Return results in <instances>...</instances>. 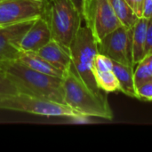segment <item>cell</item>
Here are the masks:
<instances>
[{
  "label": "cell",
  "mask_w": 152,
  "mask_h": 152,
  "mask_svg": "<svg viewBox=\"0 0 152 152\" xmlns=\"http://www.w3.org/2000/svg\"><path fill=\"white\" fill-rule=\"evenodd\" d=\"M0 69L19 93L64 103L62 78L36 71L17 60L0 61Z\"/></svg>",
  "instance_id": "1"
},
{
  "label": "cell",
  "mask_w": 152,
  "mask_h": 152,
  "mask_svg": "<svg viewBox=\"0 0 152 152\" xmlns=\"http://www.w3.org/2000/svg\"><path fill=\"white\" fill-rule=\"evenodd\" d=\"M64 103L86 118L113 119L107 96L92 91L70 67L62 77Z\"/></svg>",
  "instance_id": "2"
},
{
  "label": "cell",
  "mask_w": 152,
  "mask_h": 152,
  "mask_svg": "<svg viewBox=\"0 0 152 152\" xmlns=\"http://www.w3.org/2000/svg\"><path fill=\"white\" fill-rule=\"evenodd\" d=\"M43 16L49 24L52 39L69 49L84 20L71 0H47Z\"/></svg>",
  "instance_id": "3"
},
{
  "label": "cell",
  "mask_w": 152,
  "mask_h": 152,
  "mask_svg": "<svg viewBox=\"0 0 152 152\" xmlns=\"http://www.w3.org/2000/svg\"><path fill=\"white\" fill-rule=\"evenodd\" d=\"M71 57L70 67L83 82L94 93L102 94L96 85L94 74V60L98 52V42L91 29L86 25L79 28L69 47Z\"/></svg>",
  "instance_id": "4"
},
{
  "label": "cell",
  "mask_w": 152,
  "mask_h": 152,
  "mask_svg": "<svg viewBox=\"0 0 152 152\" xmlns=\"http://www.w3.org/2000/svg\"><path fill=\"white\" fill-rule=\"evenodd\" d=\"M0 110L45 117H63L74 119H83L86 118L65 103H60L19 92L0 97Z\"/></svg>",
  "instance_id": "5"
},
{
  "label": "cell",
  "mask_w": 152,
  "mask_h": 152,
  "mask_svg": "<svg viewBox=\"0 0 152 152\" xmlns=\"http://www.w3.org/2000/svg\"><path fill=\"white\" fill-rule=\"evenodd\" d=\"M83 20L97 42L122 25L110 0H85Z\"/></svg>",
  "instance_id": "6"
},
{
  "label": "cell",
  "mask_w": 152,
  "mask_h": 152,
  "mask_svg": "<svg viewBox=\"0 0 152 152\" xmlns=\"http://www.w3.org/2000/svg\"><path fill=\"white\" fill-rule=\"evenodd\" d=\"M98 52L112 61L134 67L133 59L132 28L121 25L98 42Z\"/></svg>",
  "instance_id": "7"
},
{
  "label": "cell",
  "mask_w": 152,
  "mask_h": 152,
  "mask_svg": "<svg viewBox=\"0 0 152 152\" xmlns=\"http://www.w3.org/2000/svg\"><path fill=\"white\" fill-rule=\"evenodd\" d=\"M44 12L45 3L38 0H0V28L36 20Z\"/></svg>",
  "instance_id": "8"
},
{
  "label": "cell",
  "mask_w": 152,
  "mask_h": 152,
  "mask_svg": "<svg viewBox=\"0 0 152 152\" xmlns=\"http://www.w3.org/2000/svg\"><path fill=\"white\" fill-rule=\"evenodd\" d=\"M33 20L0 28V61H13L19 58L21 53L20 47L21 38Z\"/></svg>",
  "instance_id": "9"
},
{
  "label": "cell",
  "mask_w": 152,
  "mask_h": 152,
  "mask_svg": "<svg viewBox=\"0 0 152 152\" xmlns=\"http://www.w3.org/2000/svg\"><path fill=\"white\" fill-rule=\"evenodd\" d=\"M52 39L49 24L44 16L33 20L21 38L20 47L25 52H37Z\"/></svg>",
  "instance_id": "10"
},
{
  "label": "cell",
  "mask_w": 152,
  "mask_h": 152,
  "mask_svg": "<svg viewBox=\"0 0 152 152\" xmlns=\"http://www.w3.org/2000/svg\"><path fill=\"white\" fill-rule=\"evenodd\" d=\"M36 53L64 74L70 68L71 57L69 50L53 39H51Z\"/></svg>",
  "instance_id": "11"
},
{
  "label": "cell",
  "mask_w": 152,
  "mask_h": 152,
  "mask_svg": "<svg viewBox=\"0 0 152 152\" xmlns=\"http://www.w3.org/2000/svg\"><path fill=\"white\" fill-rule=\"evenodd\" d=\"M149 19L141 17L137 20L132 28V45H133V59L136 65L146 55L145 45L147 37V28Z\"/></svg>",
  "instance_id": "12"
},
{
  "label": "cell",
  "mask_w": 152,
  "mask_h": 152,
  "mask_svg": "<svg viewBox=\"0 0 152 152\" xmlns=\"http://www.w3.org/2000/svg\"><path fill=\"white\" fill-rule=\"evenodd\" d=\"M17 61H20L24 65L28 66V68L38 71L40 73H44L49 76L56 77L62 78L64 77V73L54 68L53 65H51L48 61H46L45 59H43L38 53L36 52H25L21 51L19 58Z\"/></svg>",
  "instance_id": "13"
},
{
  "label": "cell",
  "mask_w": 152,
  "mask_h": 152,
  "mask_svg": "<svg viewBox=\"0 0 152 152\" xmlns=\"http://www.w3.org/2000/svg\"><path fill=\"white\" fill-rule=\"evenodd\" d=\"M112 71L118 81L119 91L129 97L138 99L134 78V67L124 65L113 61Z\"/></svg>",
  "instance_id": "14"
},
{
  "label": "cell",
  "mask_w": 152,
  "mask_h": 152,
  "mask_svg": "<svg viewBox=\"0 0 152 152\" xmlns=\"http://www.w3.org/2000/svg\"><path fill=\"white\" fill-rule=\"evenodd\" d=\"M110 2L121 24L132 28L139 17L134 12L127 2L126 0H110Z\"/></svg>",
  "instance_id": "15"
},
{
  "label": "cell",
  "mask_w": 152,
  "mask_h": 152,
  "mask_svg": "<svg viewBox=\"0 0 152 152\" xmlns=\"http://www.w3.org/2000/svg\"><path fill=\"white\" fill-rule=\"evenodd\" d=\"M93 74L98 88L102 92L112 93V92L119 91L118 81L112 70L100 71V70L93 69Z\"/></svg>",
  "instance_id": "16"
},
{
  "label": "cell",
  "mask_w": 152,
  "mask_h": 152,
  "mask_svg": "<svg viewBox=\"0 0 152 152\" xmlns=\"http://www.w3.org/2000/svg\"><path fill=\"white\" fill-rule=\"evenodd\" d=\"M134 78L135 87L141 86L142 84L152 78L151 73L143 61H141L139 63H137V68L135 71H134Z\"/></svg>",
  "instance_id": "17"
},
{
  "label": "cell",
  "mask_w": 152,
  "mask_h": 152,
  "mask_svg": "<svg viewBox=\"0 0 152 152\" xmlns=\"http://www.w3.org/2000/svg\"><path fill=\"white\" fill-rule=\"evenodd\" d=\"M18 93L17 88L8 78L5 73L0 69V97Z\"/></svg>",
  "instance_id": "18"
},
{
  "label": "cell",
  "mask_w": 152,
  "mask_h": 152,
  "mask_svg": "<svg viewBox=\"0 0 152 152\" xmlns=\"http://www.w3.org/2000/svg\"><path fill=\"white\" fill-rule=\"evenodd\" d=\"M113 69V61L100 53H98L94 60V64H93V69L100 70V71H108V70H112Z\"/></svg>",
  "instance_id": "19"
},
{
  "label": "cell",
  "mask_w": 152,
  "mask_h": 152,
  "mask_svg": "<svg viewBox=\"0 0 152 152\" xmlns=\"http://www.w3.org/2000/svg\"><path fill=\"white\" fill-rule=\"evenodd\" d=\"M138 99L152 102V78L136 87Z\"/></svg>",
  "instance_id": "20"
},
{
  "label": "cell",
  "mask_w": 152,
  "mask_h": 152,
  "mask_svg": "<svg viewBox=\"0 0 152 152\" xmlns=\"http://www.w3.org/2000/svg\"><path fill=\"white\" fill-rule=\"evenodd\" d=\"M131 9L134 11V12L139 17H142V12H143V4L144 0H126Z\"/></svg>",
  "instance_id": "21"
},
{
  "label": "cell",
  "mask_w": 152,
  "mask_h": 152,
  "mask_svg": "<svg viewBox=\"0 0 152 152\" xmlns=\"http://www.w3.org/2000/svg\"><path fill=\"white\" fill-rule=\"evenodd\" d=\"M145 53H146V54L152 53V18L149 19V24H148V28H147Z\"/></svg>",
  "instance_id": "22"
},
{
  "label": "cell",
  "mask_w": 152,
  "mask_h": 152,
  "mask_svg": "<svg viewBox=\"0 0 152 152\" xmlns=\"http://www.w3.org/2000/svg\"><path fill=\"white\" fill-rule=\"evenodd\" d=\"M142 17L146 19L152 18V0H144Z\"/></svg>",
  "instance_id": "23"
},
{
  "label": "cell",
  "mask_w": 152,
  "mask_h": 152,
  "mask_svg": "<svg viewBox=\"0 0 152 152\" xmlns=\"http://www.w3.org/2000/svg\"><path fill=\"white\" fill-rule=\"evenodd\" d=\"M71 2L74 4V5L77 7V9L79 11V12L82 14V17H83L84 5H85V0H71Z\"/></svg>",
  "instance_id": "24"
},
{
  "label": "cell",
  "mask_w": 152,
  "mask_h": 152,
  "mask_svg": "<svg viewBox=\"0 0 152 152\" xmlns=\"http://www.w3.org/2000/svg\"><path fill=\"white\" fill-rule=\"evenodd\" d=\"M142 61L146 63V65L148 66V68H149V69H150V71H151L152 75V53L146 54V56L143 58Z\"/></svg>",
  "instance_id": "25"
},
{
  "label": "cell",
  "mask_w": 152,
  "mask_h": 152,
  "mask_svg": "<svg viewBox=\"0 0 152 152\" xmlns=\"http://www.w3.org/2000/svg\"><path fill=\"white\" fill-rule=\"evenodd\" d=\"M38 1H41V2H44V3H45L47 0H38Z\"/></svg>",
  "instance_id": "26"
}]
</instances>
